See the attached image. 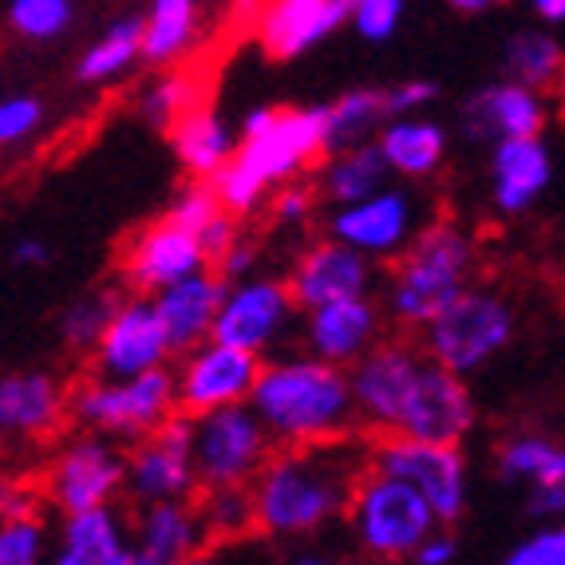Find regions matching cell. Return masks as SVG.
I'll return each mask as SVG.
<instances>
[{
    "instance_id": "1",
    "label": "cell",
    "mask_w": 565,
    "mask_h": 565,
    "mask_svg": "<svg viewBox=\"0 0 565 565\" xmlns=\"http://www.w3.org/2000/svg\"><path fill=\"white\" fill-rule=\"evenodd\" d=\"M372 467V447L352 444L349 435L329 444L277 447L254 479L257 530L269 537H312L332 522L349 519L356 482Z\"/></svg>"
},
{
    "instance_id": "2",
    "label": "cell",
    "mask_w": 565,
    "mask_h": 565,
    "mask_svg": "<svg viewBox=\"0 0 565 565\" xmlns=\"http://www.w3.org/2000/svg\"><path fill=\"white\" fill-rule=\"evenodd\" d=\"M329 154V107H249L237 154L214 174L234 214H254L277 186Z\"/></svg>"
},
{
    "instance_id": "3",
    "label": "cell",
    "mask_w": 565,
    "mask_h": 565,
    "mask_svg": "<svg viewBox=\"0 0 565 565\" xmlns=\"http://www.w3.org/2000/svg\"><path fill=\"white\" fill-rule=\"evenodd\" d=\"M249 404L274 431L277 447L329 444L360 424L349 367L305 349L265 360Z\"/></svg>"
},
{
    "instance_id": "4",
    "label": "cell",
    "mask_w": 565,
    "mask_h": 565,
    "mask_svg": "<svg viewBox=\"0 0 565 565\" xmlns=\"http://www.w3.org/2000/svg\"><path fill=\"white\" fill-rule=\"evenodd\" d=\"M475 245L455 222H427L415 242L392 262L384 312L399 329L424 332L451 301L471 289Z\"/></svg>"
},
{
    "instance_id": "5",
    "label": "cell",
    "mask_w": 565,
    "mask_h": 565,
    "mask_svg": "<svg viewBox=\"0 0 565 565\" xmlns=\"http://www.w3.org/2000/svg\"><path fill=\"white\" fill-rule=\"evenodd\" d=\"M349 530L360 554L380 562H412L435 530L444 526L431 502L396 475L367 467L349 502Z\"/></svg>"
},
{
    "instance_id": "6",
    "label": "cell",
    "mask_w": 565,
    "mask_h": 565,
    "mask_svg": "<svg viewBox=\"0 0 565 565\" xmlns=\"http://www.w3.org/2000/svg\"><path fill=\"white\" fill-rule=\"evenodd\" d=\"M179 407V376L170 367H151L142 376H99L92 384L76 387L72 415L95 435L139 444L151 431H159Z\"/></svg>"
},
{
    "instance_id": "7",
    "label": "cell",
    "mask_w": 565,
    "mask_h": 565,
    "mask_svg": "<svg viewBox=\"0 0 565 565\" xmlns=\"http://www.w3.org/2000/svg\"><path fill=\"white\" fill-rule=\"evenodd\" d=\"M419 337H424L419 344L435 364L475 376L499 352H507V344L514 340V309L499 292L467 289Z\"/></svg>"
},
{
    "instance_id": "8",
    "label": "cell",
    "mask_w": 565,
    "mask_h": 565,
    "mask_svg": "<svg viewBox=\"0 0 565 565\" xmlns=\"http://www.w3.org/2000/svg\"><path fill=\"white\" fill-rule=\"evenodd\" d=\"M274 431L262 424L254 404H230L194 415V462L202 490L254 487L262 467L274 459Z\"/></svg>"
},
{
    "instance_id": "9",
    "label": "cell",
    "mask_w": 565,
    "mask_h": 565,
    "mask_svg": "<svg viewBox=\"0 0 565 565\" xmlns=\"http://www.w3.org/2000/svg\"><path fill=\"white\" fill-rule=\"evenodd\" d=\"M372 467L412 482L435 507L444 526H455L471 499V467L459 444H435L419 435L387 431L380 444H372Z\"/></svg>"
},
{
    "instance_id": "10",
    "label": "cell",
    "mask_w": 565,
    "mask_h": 565,
    "mask_svg": "<svg viewBox=\"0 0 565 565\" xmlns=\"http://www.w3.org/2000/svg\"><path fill=\"white\" fill-rule=\"evenodd\" d=\"M297 312H301V305L292 297L289 277L249 274L242 281H230L214 337L245 352H257V356H269L297 332V324H301Z\"/></svg>"
},
{
    "instance_id": "11",
    "label": "cell",
    "mask_w": 565,
    "mask_h": 565,
    "mask_svg": "<svg viewBox=\"0 0 565 565\" xmlns=\"http://www.w3.org/2000/svg\"><path fill=\"white\" fill-rule=\"evenodd\" d=\"M202 487L194 462V415L174 412L159 431L131 444L127 455V499L135 507L167 499H194Z\"/></svg>"
},
{
    "instance_id": "12",
    "label": "cell",
    "mask_w": 565,
    "mask_h": 565,
    "mask_svg": "<svg viewBox=\"0 0 565 565\" xmlns=\"http://www.w3.org/2000/svg\"><path fill=\"white\" fill-rule=\"evenodd\" d=\"M419 230H424V206L412 190L396 186V182H387L367 199L332 206L329 222H324V234L356 245L360 254L376 257V262H396Z\"/></svg>"
},
{
    "instance_id": "13",
    "label": "cell",
    "mask_w": 565,
    "mask_h": 565,
    "mask_svg": "<svg viewBox=\"0 0 565 565\" xmlns=\"http://www.w3.org/2000/svg\"><path fill=\"white\" fill-rule=\"evenodd\" d=\"M424 344L412 340H380L376 349H367L356 364L349 367L352 396H356V415L367 431H396L404 404L412 396L415 380L427 367Z\"/></svg>"
},
{
    "instance_id": "14",
    "label": "cell",
    "mask_w": 565,
    "mask_h": 565,
    "mask_svg": "<svg viewBox=\"0 0 565 565\" xmlns=\"http://www.w3.org/2000/svg\"><path fill=\"white\" fill-rule=\"evenodd\" d=\"M119 494H127V455L107 435H79L47 467V499L64 514L111 507Z\"/></svg>"
},
{
    "instance_id": "15",
    "label": "cell",
    "mask_w": 565,
    "mask_h": 565,
    "mask_svg": "<svg viewBox=\"0 0 565 565\" xmlns=\"http://www.w3.org/2000/svg\"><path fill=\"white\" fill-rule=\"evenodd\" d=\"M265 356L245 352L237 344L210 337L199 349L182 352V364L174 367L179 376V407L190 415H206L214 407L249 404L254 384L262 376Z\"/></svg>"
},
{
    "instance_id": "16",
    "label": "cell",
    "mask_w": 565,
    "mask_h": 565,
    "mask_svg": "<svg viewBox=\"0 0 565 565\" xmlns=\"http://www.w3.org/2000/svg\"><path fill=\"white\" fill-rule=\"evenodd\" d=\"M170 352V332L159 317L151 292H135L127 301L115 305L111 321H107L104 337L95 344V367L99 376H142L151 367H167Z\"/></svg>"
},
{
    "instance_id": "17",
    "label": "cell",
    "mask_w": 565,
    "mask_h": 565,
    "mask_svg": "<svg viewBox=\"0 0 565 565\" xmlns=\"http://www.w3.org/2000/svg\"><path fill=\"white\" fill-rule=\"evenodd\" d=\"M384 321L387 312L372 292L367 297H344V301L301 309L297 340L312 356L352 367L367 349H376L380 340H384Z\"/></svg>"
},
{
    "instance_id": "18",
    "label": "cell",
    "mask_w": 565,
    "mask_h": 565,
    "mask_svg": "<svg viewBox=\"0 0 565 565\" xmlns=\"http://www.w3.org/2000/svg\"><path fill=\"white\" fill-rule=\"evenodd\" d=\"M376 257L360 254L356 245L340 242V237L324 234L321 242H312L289 269L292 297L301 309H317V305L344 301V297H367L376 289Z\"/></svg>"
},
{
    "instance_id": "19",
    "label": "cell",
    "mask_w": 565,
    "mask_h": 565,
    "mask_svg": "<svg viewBox=\"0 0 565 565\" xmlns=\"http://www.w3.org/2000/svg\"><path fill=\"white\" fill-rule=\"evenodd\" d=\"M396 431L435 439V444H462L475 431V396L462 372L427 360L404 404Z\"/></svg>"
},
{
    "instance_id": "20",
    "label": "cell",
    "mask_w": 565,
    "mask_h": 565,
    "mask_svg": "<svg viewBox=\"0 0 565 565\" xmlns=\"http://www.w3.org/2000/svg\"><path fill=\"white\" fill-rule=\"evenodd\" d=\"M206 265L210 254L202 237L194 230L179 226L174 217H162L131 242V249L122 257V277L135 292H151L154 297L159 289L182 281V277L202 274Z\"/></svg>"
},
{
    "instance_id": "21",
    "label": "cell",
    "mask_w": 565,
    "mask_h": 565,
    "mask_svg": "<svg viewBox=\"0 0 565 565\" xmlns=\"http://www.w3.org/2000/svg\"><path fill=\"white\" fill-rule=\"evenodd\" d=\"M214 542L202 502L167 499L147 502L135 514V562L139 565H179L199 557Z\"/></svg>"
},
{
    "instance_id": "22",
    "label": "cell",
    "mask_w": 565,
    "mask_h": 565,
    "mask_svg": "<svg viewBox=\"0 0 565 565\" xmlns=\"http://www.w3.org/2000/svg\"><path fill=\"white\" fill-rule=\"evenodd\" d=\"M462 131L475 142H499V139H522V135H542L546 127V104L542 92L522 79L507 76L479 92L462 104Z\"/></svg>"
},
{
    "instance_id": "23",
    "label": "cell",
    "mask_w": 565,
    "mask_h": 565,
    "mask_svg": "<svg viewBox=\"0 0 565 565\" xmlns=\"http://www.w3.org/2000/svg\"><path fill=\"white\" fill-rule=\"evenodd\" d=\"M352 20V0H269L257 40L274 60H297Z\"/></svg>"
},
{
    "instance_id": "24",
    "label": "cell",
    "mask_w": 565,
    "mask_h": 565,
    "mask_svg": "<svg viewBox=\"0 0 565 565\" xmlns=\"http://www.w3.org/2000/svg\"><path fill=\"white\" fill-rule=\"evenodd\" d=\"M554 159L542 135L490 142V202L499 214H526L550 190Z\"/></svg>"
},
{
    "instance_id": "25",
    "label": "cell",
    "mask_w": 565,
    "mask_h": 565,
    "mask_svg": "<svg viewBox=\"0 0 565 565\" xmlns=\"http://www.w3.org/2000/svg\"><path fill=\"white\" fill-rule=\"evenodd\" d=\"M226 289H230V281L217 274V269H202V274H190V277H182V281L154 292V305H159V317H162V324H167L174 352L199 349V344H206V340L214 337Z\"/></svg>"
},
{
    "instance_id": "26",
    "label": "cell",
    "mask_w": 565,
    "mask_h": 565,
    "mask_svg": "<svg viewBox=\"0 0 565 565\" xmlns=\"http://www.w3.org/2000/svg\"><path fill=\"white\" fill-rule=\"evenodd\" d=\"M56 565H139L135 562V530H127L115 507H92L64 514L56 550Z\"/></svg>"
},
{
    "instance_id": "27",
    "label": "cell",
    "mask_w": 565,
    "mask_h": 565,
    "mask_svg": "<svg viewBox=\"0 0 565 565\" xmlns=\"http://www.w3.org/2000/svg\"><path fill=\"white\" fill-rule=\"evenodd\" d=\"M380 151H384L392 174L404 182H424L431 179L435 170L447 162V127L439 119H427L424 111L419 115H396L387 119L376 135Z\"/></svg>"
},
{
    "instance_id": "28",
    "label": "cell",
    "mask_w": 565,
    "mask_h": 565,
    "mask_svg": "<svg viewBox=\"0 0 565 565\" xmlns=\"http://www.w3.org/2000/svg\"><path fill=\"white\" fill-rule=\"evenodd\" d=\"M67 396L47 372H9L0 380V427L20 439L56 431L64 419Z\"/></svg>"
},
{
    "instance_id": "29",
    "label": "cell",
    "mask_w": 565,
    "mask_h": 565,
    "mask_svg": "<svg viewBox=\"0 0 565 565\" xmlns=\"http://www.w3.org/2000/svg\"><path fill=\"white\" fill-rule=\"evenodd\" d=\"M392 179H396V174L387 167L380 142L367 139V142H352V147H337V151L324 154L321 174H317V194H321L329 206H344V202L367 199V194L384 190Z\"/></svg>"
},
{
    "instance_id": "30",
    "label": "cell",
    "mask_w": 565,
    "mask_h": 565,
    "mask_svg": "<svg viewBox=\"0 0 565 565\" xmlns=\"http://www.w3.org/2000/svg\"><path fill=\"white\" fill-rule=\"evenodd\" d=\"M237 142L242 139L230 131V122L214 107H202V104H194L170 127L174 159L182 162V170H186L190 179H214L217 170L237 154Z\"/></svg>"
},
{
    "instance_id": "31",
    "label": "cell",
    "mask_w": 565,
    "mask_h": 565,
    "mask_svg": "<svg viewBox=\"0 0 565 565\" xmlns=\"http://www.w3.org/2000/svg\"><path fill=\"white\" fill-rule=\"evenodd\" d=\"M199 40V0H151L142 17V60L170 67Z\"/></svg>"
},
{
    "instance_id": "32",
    "label": "cell",
    "mask_w": 565,
    "mask_h": 565,
    "mask_svg": "<svg viewBox=\"0 0 565 565\" xmlns=\"http://www.w3.org/2000/svg\"><path fill=\"white\" fill-rule=\"evenodd\" d=\"M494 467L510 487H550V482L565 479V444H557L550 435L522 431L499 447Z\"/></svg>"
},
{
    "instance_id": "33",
    "label": "cell",
    "mask_w": 565,
    "mask_h": 565,
    "mask_svg": "<svg viewBox=\"0 0 565 565\" xmlns=\"http://www.w3.org/2000/svg\"><path fill=\"white\" fill-rule=\"evenodd\" d=\"M142 60V17H122L111 20L104 36L84 47L79 56V79L84 84H111V79L127 76Z\"/></svg>"
},
{
    "instance_id": "34",
    "label": "cell",
    "mask_w": 565,
    "mask_h": 565,
    "mask_svg": "<svg viewBox=\"0 0 565 565\" xmlns=\"http://www.w3.org/2000/svg\"><path fill=\"white\" fill-rule=\"evenodd\" d=\"M387 119V87H352L337 104H329V151L376 139Z\"/></svg>"
},
{
    "instance_id": "35",
    "label": "cell",
    "mask_w": 565,
    "mask_h": 565,
    "mask_svg": "<svg viewBox=\"0 0 565 565\" xmlns=\"http://www.w3.org/2000/svg\"><path fill=\"white\" fill-rule=\"evenodd\" d=\"M502 64H507V76L522 79V84L546 92V87L562 84L565 76V52L550 32H514L507 40V52H502Z\"/></svg>"
},
{
    "instance_id": "36",
    "label": "cell",
    "mask_w": 565,
    "mask_h": 565,
    "mask_svg": "<svg viewBox=\"0 0 565 565\" xmlns=\"http://www.w3.org/2000/svg\"><path fill=\"white\" fill-rule=\"evenodd\" d=\"M4 17L12 36L29 44H52L76 24V0H9Z\"/></svg>"
},
{
    "instance_id": "37",
    "label": "cell",
    "mask_w": 565,
    "mask_h": 565,
    "mask_svg": "<svg viewBox=\"0 0 565 565\" xmlns=\"http://www.w3.org/2000/svg\"><path fill=\"white\" fill-rule=\"evenodd\" d=\"M194 104H199V79L186 76V72H162V76L142 92L139 111L151 127L170 131Z\"/></svg>"
},
{
    "instance_id": "38",
    "label": "cell",
    "mask_w": 565,
    "mask_h": 565,
    "mask_svg": "<svg viewBox=\"0 0 565 565\" xmlns=\"http://www.w3.org/2000/svg\"><path fill=\"white\" fill-rule=\"evenodd\" d=\"M115 305H119V297H111V292H87V297L72 301L64 309V317H60V337H64L72 349L95 352L107 321H111Z\"/></svg>"
},
{
    "instance_id": "39",
    "label": "cell",
    "mask_w": 565,
    "mask_h": 565,
    "mask_svg": "<svg viewBox=\"0 0 565 565\" xmlns=\"http://www.w3.org/2000/svg\"><path fill=\"white\" fill-rule=\"evenodd\" d=\"M47 542H52V534H47L44 519H40L36 510L12 514L0 526V565H40L56 550L47 546Z\"/></svg>"
},
{
    "instance_id": "40",
    "label": "cell",
    "mask_w": 565,
    "mask_h": 565,
    "mask_svg": "<svg viewBox=\"0 0 565 565\" xmlns=\"http://www.w3.org/2000/svg\"><path fill=\"white\" fill-rule=\"evenodd\" d=\"M202 514H206L210 534H214V537L245 534L249 526H257L254 490H249V487H214V490H206V499H202Z\"/></svg>"
},
{
    "instance_id": "41",
    "label": "cell",
    "mask_w": 565,
    "mask_h": 565,
    "mask_svg": "<svg viewBox=\"0 0 565 565\" xmlns=\"http://www.w3.org/2000/svg\"><path fill=\"white\" fill-rule=\"evenodd\" d=\"M226 210V202H222V194H217L214 179H194L190 186L179 190V199L170 202V214L179 226L194 230V234H202V230L214 222L217 214Z\"/></svg>"
},
{
    "instance_id": "42",
    "label": "cell",
    "mask_w": 565,
    "mask_h": 565,
    "mask_svg": "<svg viewBox=\"0 0 565 565\" xmlns=\"http://www.w3.org/2000/svg\"><path fill=\"white\" fill-rule=\"evenodd\" d=\"M352 29L367 44H384L404 24V0H352Z\"/></svg>"
},
{
    "instance_id": "43",
    "label": "cell",
    "mask_w": 565,
    "mask_h": 565,
    "mask_svg": "<svg viewBox=\"0 0 565 565\" xmlns=\"http://www.w3.org/2000/svg\"><path fill=\"white\" fill-rule=\"evenodd\" d=\"M44 127V104L36 95H4L0 99V142L20 147Z\"/></svg>"
},
{
    "instance_id": "44",
    "label": "cell",
    "mask_w": 565,
    "mask_h": 565,
    "mask_svg": "<svg viewBox=\"0 0 565 565\" xmlns=\"http://www.w3.org/2000/svg\"><path fill=\"white\" fill-rule=\"evenodd\" d=\"M507 565H565V519L546 522L514 550H507Z\"/></svg>"
},
{
    "instance_id": "45",
    "label": "cell",
    "mask_w": 565,
    "mask_h": 565,
    "mask_svg": "<svg viewBox=\"0 0 565 565\" xmlns=\"http://www.w3.org/2000/svg\"><path fill=\"white\" fill-rule=\"evenodd\" d=\"M312 206H317V199H312L309 186H292V182L277 186V194H274V217H277V226H289V230L309 226Z\"/></svg>"
},
{
    "instance_id": "46",
    "label": "cell",
    "mask_w": 565,
    "mask_h": 565,
    "mask_svg": "<svg viewBox=\"0 0 565 565\" xmlns=\"http://www.w3.org/2000/svg\"><path fill=\"white\" fill-rule=\"evenodd\" d=\"M435 95H439V87L431 79H404V84L387 87V111H392V119L396 115H419L427 104H435Z\"/></svg>"
},
{
    "instance_id": "47",
    "label": "cell",
    "mask_w": 565,
    "mask_h": 565,
    "mask_svg": "<svg viewBox=\"0 0 565 565\" xmlns=\"http://www.w3.org/2000/svg\"><path fill=\"white\" fill-rule=\"evenodd\" d=\"M199 237H202V245H206L210 262H222V257H226L230 249H234V245L242 242V230H237V214H234V210H222V214H217Z\"/></svg>"
},
{
    "instance_id": "48",
    "label": "cell",
    "mask_w": 565,
    "mask_h": 565,
    "mask_svg": "<svg viewBox=\"0 0 565 565\" xmlns=\"http://www.w3.org/2000/svg\"><path fill=\"white\" fill-rule=\"evenodd\" d=\"M526 510H530V519H542V522L565 519V479L550 482V487H530Z\"/></svg>"
},
{
    "instance_id": "49",
    "label": "cell",
    "mask_w": 565,
    "mask_h": 565,
    "mask_svg": "<svg viewBox=\"0 0 565 565\" xmlns=\"http://www.w3.org/2000/svg\"><path fill=\"white\" fill-rule=\"evenodd\" d=\"M455 557H459V537H455L447 526H439L431 537H427L424 546L415 550L412 562H419V565H451Z\"/></svg>"
},
{
    "instance_id": "50",
    "label": "cell",
    "mask_w": 565,
    "mask_h": 565,
    "mask_svg": "<svg viewBox=\"0 0 565 565\" xmlns=\"http://www.w3.org/2000/svg\"><path fill=\"white\" fill-rule=\"evenodd\" d=\"M214 269L226 277V281H242V277L257 274V249L249 242H237L222 262H214Z\"/></svg>"
},
{
    "instance_id": "51",
    "label": "cell",
    "mask_w": 565,
    "mask_h": 565,
    "mask_svg": "<svg viewBox=\"0 0 565 565\" xmlns=\"http://www.w3.org/2000/svg\"><path fill=\"white\" fill-rule=\"evenodd\" d=\"M12 262L29 265V269H40V265L52 262V249H47L44 237H20V242L12 245Z\"/></svg>"
},
{
    "instance_id": "52",
    "label": "cell",
    "mask_w": 565,
    "mask_h": 565,
    "mask_svg": "<svg viewBox=\"0 0 565 565\" xmlns=\"http://www.w3.org/2000/svg\"><path fill=\"white\" fill-rule=\"evenodd\" d=\"M530 9L546 24H565V0H530Z\"/></svg>"
},
{
    "instance_id": "53",
    "label": "cell",
    "mask_w": 565,
    "mask_h": 565,
    "mask_svg": "<svg viewBox=\"0 0 565 565\" xmlns=\"http://www.w3.org/2000/svg\"><path fill=\"white\" fill-rule=\"evenodd\" d=\"M265 4H269V0H234V12L242 20H262Z\"/></svg>"
},
{
    "instance_id": "54",
    "label": "cell",
    "mask_w": 565,
    "mask_h": 565,
    "mask_svg": "<svg viewBox=\"0 0 565 565\" xmlns=\"http://www.w3.org/2000/svg\"><path fill=\"white\" fill-rule=\"evenodd\" d=\"M490 4H499V0H490Z\"/></svg>"
}]
</instances>
